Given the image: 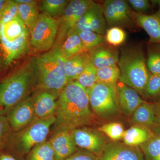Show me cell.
<instances>
[{
  "label": "cell",
  "mask_w": 160,
  "mask_h": 160,
  "mask_svg": "<svg viewBox=\"0 0 160 160\" xmlns=\"http://www.w3.org/2000/svg\"><path fill=\"white\" fill-rule=\"evenodd\" d=\"M87 91L90 107L95 115L106 119L117 115L120 107L116 89L97 82Z\"/></svg>",
  "instance_id": "7"
},
{
  "label": "cell",
  "mask_w": 160,
  "mask_h": 160,
  "mask_svg": "<svg viewBox=\"0 0 160 160\" xmlns=\"http://www.w3.org/2000/svg\"><path fill=\"white\" fill-rule=\"evenodd\" d=\"M97 70L89 61L84 71L75 81L88 91L98 82Z\"/></svg>",
  "instance_id": "31"
},
{
  "label": "cell",
  "mask_w": 160,
  "mask_h": 160,
  "mask_svg": "<svg viewBox=\"0 0 160 160\" xmlns=\"http://www.w3.org/2000/svg\"><path fill=\"white\" fill-rule=\"evenodd\" d=\"M49 141L54 151V160H65L79 149L70 130H55Z\"/></svg>",
  "instance_id": "15"
},
{
  "label": "cell",
  "mask_w": 160,
  "mask_h": 160,
  "mask_svg": "<svg viewBox=\"0 0 160 160\" xmlns=\"http://www.w3.org/2000/svg\"><path fill=\"white\" fill-rule=\"evenodd\" d=\"M98 158V160H144L139 146L113 141L106 143Z\"/></svg>",
  "instance_id": "13"
},
{
  "label": "cell",
  "mask_w": 160,
  "mask_h": 160,
  "mask_svg": "<svg viewBox=\"0 0 160 160\" xmlns=\"http://www.w3.org/2000/svg\"><path fill=\"white\" fill-rule=\"evenodd\" d=\"M39 1L33 0L30 3L18 4L19 17L31 32L37 22L39 12Z\"/></svg>",
  "instance_id": "23"
},
{
  "label": "cell",
  "mask_w": 160,
  "mask_h": 160,
  "mask_svg": "<svg viewBox=\"0 0 160 160\" xmlns=\"http://www.w3.org/2000/svg\"><path fill=\"white\" fill-rule=\"evenodd\" d=\"M12 132L6 116L0 115V151L5 150Z\"/></svg>",
  "instance_id": "35"
},
{
  "label": "cell",
  "mask_w": 160,
  "mask_h": 160,
  "mask_svg": "<svg viewBox=\"0 0 160 160\" xmlns=\"http://www.w3.org/2000/svg\"><path fill=\"white\" fill-rule=\"evenodd\" d=\"M12 132L22 130L36 120L31 96L15 106L6 116Z\"/></svg>",
  "instance_id": "14"
},
{
  "label": "cell",
  "mask_w": 160,
  "mask_h": 160,
  "mask_svg": "<svg viewBox=\"0 0 160 160\" xmlns=\"http://www.w3.org/2000/svg\"><path fill=\"white\" fill-rule=\"evenodd\" d=\"M18 16L17 3L14 0H7L0 15V22H6Z\"/></svg>",
  "instance_id": "36"
},
{
  "label": "cell",
  "mask_w": 160,
  "mask_h": 160,
  "mask_svg": "<svg viewBox=\"0 0 160 160\" xmlns=\"http://www.w3.org/2000/svg\"><path fill=\"white\" fill-rule=\"evenodd\" d=\"M30 32L19 16L0 22V79L18 65L31 51Z\"/></svg>",
  "instance_id": "2"
},
{
  "label": "cell",
  "mask_w": 160,
  "mask_h": 160,
  "mask_svg": "<svg viewBox=\"0 0 160 160\" xmlns=\"http://www.w3.org/2000/svg\"><path fill=\"white\" fill-rule=\"evenodd\" d=\"M65 160H98V158L90 152L79 149Z\"/></svg>",
  "instance_id": "39"
},
{
  "label": "cell",
  "mask_w": 160,
  "mask_h": 160,
  "mask_svg": "<svg viewBox=\"0 0 160 160\" xmlns=\"http://www.w3.org/2000/svg\"><path fill=\"white\" fill-rule=\"evenodd\" d=\"M33 0H14L18 4H25L29 3L32 2Z\"/></svg>",
  "instance_id": "42"
},
{
  "label": "cell",
  "mask_w": 160,
  "mask_h": 160,
  "mask_svg": "<svg viewBox=\"0 0 160 160\" xmlns=\"http://www.w3.org/2000/svg\"><path fill=\"white\" fill-rule=\"evenodd\" d=\"M66 61L60 49H52L35 56L36 89L61 92L68 83L65 72Z\"/></svg>",
  "instance_id": "4"
},
{
  "label": "cell",
  "mask_w": 160,
  "mask_h": 160,
  "mask_svg": "<svg viewBox=\"0 0 160 160\" xmlns=\"http://www.w3.org/2000/svg\"><path fill=\"white\" fill-rule=\"evenodd\" d=\"M153 131L145 127L134 126L125 130L123 143L132 146H139L148 141L153 135Z\"/></svg>",
  "instance_id": "21"
},
{
  "label": "cell",
  "mask_w": 160,
  "mask_h": 160,
  "mask_svg": "<svg viewBox=\"0 0 160 160\" xmlns=\"http://www.w3.org/2000/svg\"><path fill=\"white\" fill-rule=\"evenodd\" d=\"M156 110V118L158 126L160 128V99L158 100L157 102L155 103Z\"/></svg>",
  "instance_id": "41"
},
{
  "label": "cell",
  "mask_w": 160,
  "mask_h": 160,
  "mask_svg": "<svg viewBox=\"0 0 160 160\" xmlns=\"http://www.w3.org/2000/svg\"><path fill=\"white\" fill-rule=\"evenodd\" d=\"M70 131L78 148L90 152L98 157L108 142L103 133L87 126L76 128Z\"/></svg>",
  "instance_id": "11"
},
{
  "label": "cell",
  "mask_w": 160,
  "mask_h": 160,
  "mask_svg": "<svg viewBox=\"0 0 160 160\" xmlns=\"http://www.w3.org/2000/svg\"><path fill=\"white\" fill-rule=\"evenodd\" d=\"M60 50L62 55L66 60L85 52L82 40L74 29H72L67 35Z\"/></svg>",
  "instance_id": "22"
},
{
  "label": "cell",
  "mask_w": 160,
  "mask_h": 160,
  "mask_svg": "<svg viewBox=\"0 0 160 160\" xmlns=\"http://www.w3.org/2000/svg\"><path fill=\"white\" fill-rule=\"evenodd\" d=\"M87 52L89 61L97 69L118 65L119 59L118 49L106 44Z\"/></svg>",
  "instance_id": "18"
},
{
  "label": "cell",
  "mask_w": 160,
  "mask_h": 160,
  "mask_svg": "<svg viewBox=\"0 0 160 160\" xmlns=\"http://www.w3.org/2000/svg\"><path fill=\"white\" fill-rule=\"evenodd\" d=\"M106 43L112 47L121 46L125 42L126 39V33L121 27H111L106 30L105 33Z\"/></svg>",
  "instance_id": "34"
},
{
  "label": "cell",
  "mask_w": 160,
  "mask_h": 160,
  "mask_svg": "<svg viewBox=\"0 0 160 160\" xmlns=\"http://www.w3.org/2000/svg\"><path fill=\"white\" fill-rule=\"evenodd\" d=\"M126 2L134 12L140 14H146L152 7L151 2L148 0H129Z\"/></svg>",
  "instance_id": "37"
},
{
  "label": "cell",
  "mask_w": 160,
  "mask_h": 160,
  "mask_svg": "<svg viewBox=\"0 0 160 160\" xmlns=\"http://www.w3.org/2000/svg\"><path fill=\"white\" fill-rule=\"evenodd\" d=\"M55 122V116L38 119L24 129L12 132L4 151L18 159L24 160L34 147L46 141Z\"/></svg>",
  "instance_id": "5"
},
{
  "label": "cell",
  "mask_w": 160,
  "mask_h": 160,
  "mask_svg": "<svg viewBox=\"0 0 160 160\" xmlns=\"http://www.w3.org/2000/svg\"><path fill=\"white\" fill-rule=\"evenodd\" d=\"M89 61L87 52H83L66 60L65 69L68 82L76 81L84 71Z\"/></svg>",
  "instance_id": "20"
},
{
  "label": "cell",
  "mask_w": 160,
  "mask_h": 160,
  "mask_svg": "<svg viewBox=\"0 0 160 160\" xmlns=\"http://www.w3.org/2000/svg\"><path fill=\"white\" fill-rule=\"evenodd\" d=\"M69 1L67 0H43L39 1V10L46 12L55 19H58L64 13Z\"/></svg>",
  "instance_id": "26"
},
{
  "label": "cell",
  "mask_w": 160,
  "mask_h": 160,
  "mask_svg": "<svg viewBox=\"0 0 160 160\" xmlns=\"http://www.w3.org/2000/svg\"><path fill=\"white\" fill-rule=\"evenodd\" d=\"M120 74V69L118 65L97 69L98 82L104 83L117 89Z\"/></svg>",
  "instance_id": "27"
},
{
  "label": "cell",
  "mask_w": 160,
  "mask_h": 160,
  "mask_svg": "<svg viewBox=\"0 0 160 160\" xmlns=\"http://www.w3.org/2000/svg\"><path fill=\"white\" fill-rule=\"evenodd\" d=\"M143 98L160 99V75L149 73Z\"/></svg>",
  "instance_id": "33"
},
{
  "label": "cell",
  "mask_w": 160,
  "mask_h": 160,
  "mask_svg": "<svg viewBox=\"0 0 160 160\" xmlns=\"http://www.w3.org/2000/svg\"><path fill=\"white\" fill-rule=\"evenodd\" d=\"M6 2H7V0H0V15L2 13L3 8H4L5 4H6Z\"/></svg>",
  "instance_id": "43"
},
{
  "label": "cell",
  "mask_w": 160,
  "mask_h": 160,
  "mask_svg": "<svg viewBox=\"0 0 160 160\" xmlns=\"http://www.w3.org/2000/svg\"><path fill=\"white\" fill-rule=\"evenodd\" d=\"M153 2L158 6V9L154 13L140 14L132 12V16L137 26L142 28L149 35V43L160 44V1Z\"/></svg>",
  "instance_id": "16"
},
{
  "label": "cell",
  "mask_w": 160,
  "mask_h": 160,
  "mask_svg": "<svg viewBox=\"0 0 160 160\" xmlns=\"http://www.w3.org/2000/svg\"><path fill=\"white\" fill-rule=\"evenodd\" d=\"M36 87L35 56L26 58L0 79V115L30 96Z\"/></svg>",
  "instance_id": "3"
},
{
  "label": "cell",
  "mask_w": 160,
  "mask_h": 160,
  "mask_svg": "<svg viewBox=\"0 0 160 160\" xmlns=\"http://www.w3.org/2000/svg\"><path fill=\"white\" fill-rule=\"evenodd\" d=\"M60 92L36 89L31 97L34 107L36 119L55 116Z\"/></svg>",
  "instance_id": "12"
},
{
  "label": "cell",
  "mask_w": 160,
  "mask_h": 160,
  "mask_svg": "<svg viewBox=\"0 0 160 160\" xmlns=\"http://www.w3.org/2000/svg\"><path fill=\"white\" fill-rule=\"evenodd\" d=\"M54 152L49 140L34 147L25 158V160H54Z\"/></svg>",
  "instance_id": "29"
},
{
  "label": "cell",
  "mask_w": 160,
  "mask_h": 160,
  "mask_svg": "<svg viewBox=\"0 0 160 160\" xmlns=\"http://www.w3.org/2000/svg\"><path fill=\"white\" fill-rule=\"evenodd\" d=\"M130 122L136 126L145 127L153 131L158 126L155 104L145 102L133 112L130 117Z\"/></svg>",
  "instance_id": "19"
},
{
  "label": "cell",
  "mask_w": 160,
  "mask_h": 160,
  "mask_svg": "<svg viewBox=\"0 0 160 160\" xmlns=\"http://www.w3.org/2000/svg\"><path fill=\"white\" fill-rule=\"evenodd\" d=\"M95 116L87 90L76 81L68 82L58 98L55 130H71L90 126L94 122Z\"/></svg>",
  "instance_id": "1"
},
{
  "label": "cell",
  "mask_w": 160,
  "mask_h": 160,
  "mask_svg": "<svg viewBox=\"0 0 160 160\" xmlns=\"http://www.w3.org/2000/svg\"><path fill=\"white\" fill-rule=\"evenodd\" d=\"M91 2L90 0L69 1L64 13L57 19L58 26L57 36L52 49L61 48L67 35L74 28L80 18L87 10Z\"/></svg>",
  "instance_id": "9"
},
{
  "label": "cell",
  "mask_w": 160,
  "mask_h": 160,
  "mask_svg": "<svg viewBox=\"0 0 160 160\" xmlns=\"http://www.w3.org/2000/svg\"><path fill=\"white\" fill-rule=\"evenodd\" d=\"M146 65L149 73L160 75V44L149 43Z\"/></svg>",
  "instance_id": "30"
},
{
  "label": "cell",
  "mask_w": 160,
  "mask_h": 160,
  "mask_svg": "<svg viewBox=\"0 0 160 160\" xmlns=\"http://www.w3.org/2000/svg\"><path fill=\"white\" fill-rule=\"evenodd\" d=\"M0 160H20L5 151H0Z\"/></svg>",
  "instance_id": "40"
},
{
  "label": "cell",
  "mask_w": 160,
  "mask_h": 160,
  "mask_svg": "<svg viewBox=\"0 0 160 160\" xmlns=\"http://www.w3.org/2000/svg\"><path fill=\"white\" fill-rule=\"evenodd\" d=\"M58 26L56 19L46 12H41L37 22L30 32V45L35 52L50 50L57 36Z\"/></svg>",
  "instance_id": "8"
},
{
  "label": "cell",
  "mask_w": 160,
  "mask_h": 160,
  "mask_svg": "<svg viewBox=\"0 0 160 160\" xmlns=\"http://www.w3.org/2000/svg\"><path fill=\"white\" fill-rule=\"evenodd\" d=\"M73 29L77 32L86 31L93 32L90 26V13L88 8L80 18Z\"/></svg>",
  "instance_id": "38"
},
{
  "label": "cell",
  "mask_w": 160,
  "mask_h": 160,
  "mask_svg": "<svg viewBox=\"0 0 160 160\" xmlns=\"http://www.w3.org/2000/svg\"><path fill=\"white\" fill-rule=\"evenodd\" d=\"M118 66L120 72L119 81L143 97L150 73L142 47L131 46L122 49Z\"/></svg>",
  "instance_id": "6"
},
{
  "label": "cell",
  "mask_w": 160,
  "mask_h": 160,
  "mask_svg": "<svg viewBox=\"0 0 160 160\" xmlns=\"http://www.w3.org/2000/svg\"><path fill=\"white\" fill-rule=\"evenodd\" d=\"M102 7L106 23L109 26L132 28L136 24L126 1L106 0Z\"/></svg>",
  "instance_id": "10"
},
{
  "label": "cell",
  "mask_w": 160,
  "mask_h": 160,
  "mask_svg": "<svg viewBox=\"0 0 160 160\" xmlns=\"http://www.w3.org/2000/svg\"><path fill=\"white\" fill-rule=\"evenodd\" d=\"M98 130L106 134L113 142L122 139L125 131L123 125L117 122L104 124L99 127Z\"/></svg>",
  "instance_id": "32"
},
{
  "label": "cell",
  "mask_w": 160,
  "mask_h": 160,
  "mask_svg": "<svg viewBox=\"0 0 160 160\" xmlns=\"http://www.w3.org/2000/svg\"><path fill=\"white\" fill-rule=\"evenodd\" d=\"M152 137L140 145L144 160H160V128L153 130Z\"/></svg>",
  "instance_id": "25"
},
{
  "label": "cell",
  "mask_w": 160,
  "mask_h": 160,
  "mask_svg": "<svg viewBox=\"0 0 160 160\" xmlns=\"http://www.w3.org/2000/svg\"><path fill=\"white\" fill-rule=\"evenodd\" d=\"M117 92L120 109L129 117L140 105L146 102L135 89L119 81L117 85Z\"/></svg>",
  "instance_id": "17"
},
{
  "label": "cell",
  "mask_w": 160,
  "mask_h": 160,
  "mask_svg": "<svg viewBox=\"0 0 160 160\" xmlns=\"http://www.w3.org/2000/svg\"><path fill=\"white\" fill-rule=\"evenodd\" d=\"M88 9L90 13V26L92 31L98 34H105L107 30V23L102 6L91 1Z\"/></svg>",
  "instance_id": "24"
},
{
  "label": "cell",
  "mask_w": 160,
  "mask_h": 160,
  "mask_svg": "<svg viewBox=\"0 0 160 160\" xmlns=\"http://www.w3.org/2000/svg\"><path fill=\"white\" fill-rule=\"evenodd\" d=\"M77 33L82 40L85 52H89L99 46L106 44L104 35L89 31L79 32Z\"/></svg>",
  "instance_id": "28"
}]
</instances>
